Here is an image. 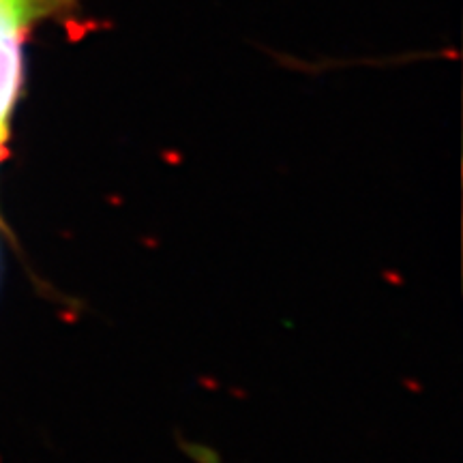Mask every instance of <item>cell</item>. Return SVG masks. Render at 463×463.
Wrapping results in <instances>:
<instances>
[{
    "label": "cell",
    "mask_w": 463,
    "mask_h": 463,
    "mask_svg": "<svg viewBox=\"0 0 463 463\" xmlns=\"http://www.w3.org/2000/svg\"><path fill=\"white\" fill-rule=\"evenodd\" d=\"M26 26L0 24V142L22 80V34Z\"/></svg>",
    "instance_id": "cell-1"
},
{
    "label": "cell",
    "mask_w": 463,
    "mask_h": 463,
    "mask_svg": "<svg viewBox=\"0 0 463 463\" xmlns=\"http://www.w3.org/2000/svg\"><path fill=\"white\" fill-rule=\"evenodd\" d=\"M73 0H0V24L31 26L42 17L56 14L62 7H69Z\"/></svg>",
    "instance_id": "cell-2"
}]
</instances>
